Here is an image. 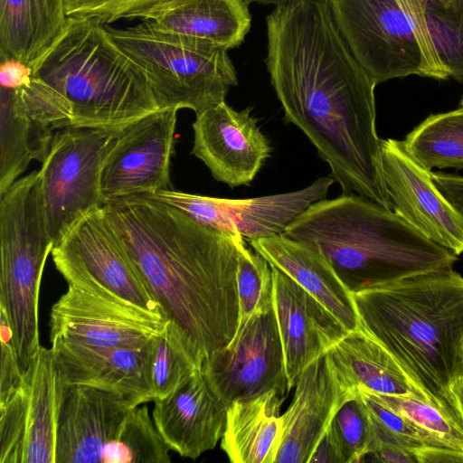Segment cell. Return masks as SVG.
<instances>
[{
	"label": "cell",
	"mask_w": 463,
	"mask_h": 463,
	"mask_svg": "<svg viewBox=\"0 0 463 463\" xmlns=\"http://www.w3.org/2000/svg\"><path fill=\"white\" fill-rule=\"evenodd\" d=\"M334 181L333 177H319L298 191L248 199L210 197L172 188L152 195L212 230L238 234L249 241L284 233L312 203L326 198Z\"/></svg>",
	"instance_id": "cell-14"
},
{
	"label": "cell",
	"mask_w": 463,
	"mask_h": 463,
	"mask_svg": "<svg viewBox=\"0 0 463 463\" xmlns=\"http://www.w3.org/2000/svg\"><path fill=\"white\" fill-rule=\"evenodd\" d=\"M165 326V321L136 307L68 285L51 309L50 340L90 348L137 347Z\"/></svg>",
	"instance_id": "cell-15"
},
{
	"label": "cell",
	"mask_w": 463,
	"mask_h": 463,
	"mask_svg": "<svg viewBox=\"0 0 463 463\" xmlns=\"http://www.w3.org/2000/svg\"><path fill=\"white\" fill-rule=\"evenodd\" d=\"M53 131L16 109L0 89V195L20 178L32 160H44Z\"/></svg>",
	"instance_id": "cell-28"
},
{
	"label": "cell",
	"mask_w": 463,
	"mask_h": 463,
	"mask_svg": "<svg viewBox=\"0 0 463 463\" xmlns=\"http://www.w3.org/2000/svg\"><path fill=\"white\" fill-rule=\"evenodd\" d=\"M237 290L239 314L237 329L252 317L274 308L272 268L246 240L238 239Z\"/></svg>",
	"instance_id": "cell-31"
},
{
	"label": "cell",
	"mask_w": 463,
	"mask_h": 463,
	"mask_svg": "<svg viewBox=\"0 0 463 463\" xmlns=\"http://www.w3.org/2000/svg\"><path fill=\"white\" fill-rule=\"evenodd\" d=\"M278 392L232 402L227 408L222 449L232 463H275L283 438Z\"/></svg>",
	"instance_id": "cell-24"
},
{
	"label": "cell",
	"mask_w": 463,
	"mask_h": 463,
	"mask_svg": "<svg viewBox=\"0 0 463 463\" xmlns=\"http://www.w3.org/2000/svg\"><path fill=\"white\" fill-rule=\"evenodd\" d=\"M271 268L274 310L291 389L308 365L326 354L349 332L295 280Z\"/></svg>",
	"instance_id": "cell-19"
},
{
	"label": "cell",
	"mask_w": 463,
	"mask_h": 463,
	"mask_svg": "<svg viewBox=\"0 0 463 463\" xmlns=\"http://www.w3.org/2000/svg\"><path fill=\"white\" fill-rule=\"evenodd\" d=\"M170 450L142 404L128 411L117 437L104 448L101 463H169Z\"/></svg>",
	"instance_id": "cell-30"
},
{
	"label": "cell",
	"mask_w": 463,
	"mask_h": 463,
	"mask_svg": "<svg viewBox=\"0 0 463 463\" xmlns=\"http://www.w3.org/2000/svg\"><path fill=\"white\" fill-rule=\"evenodd\" d=\"M33 75L69 103L71 126L118 129L160 109L146 73L94 19L69 17Z\"/></svg>",
	"instance_id": "cell-5"
},
{
	"label": "cell",
	"mask_w": 463,
	"mask_h": 463,
	"mask_svg": "<svg viewBox=\"0 0 463 463\" xmlns=\"http://www.w3.org/2000/svg\"><path fill=\"white\" fill-rule=\"evenodd\" d=\"M418 463H463V450L456 449L425 448L416 452Z\"/></svg>",
	"instance_id": "cell-42"
},
{
	"label": "cell",
	"mask_w": 463,
	"mask_h": 463,
	"mask_svg": "<svg viewBox=\"0 0 463 463\" xmlns=\"http://www.w3.org/2000/svg\"><path fill=\"white\" fill-rule=\"evenodd\" d=\"M355 395L365 406L372 420L385 429L403 448L415 455L418 450L425 448L459 449L438 434L419 426L392 409L378 393L359 387L355 390Z\"/></svg>",
	"instance_id": "cell-34"
},
{
	"label": "cell",
	"mask_w": 463,
	"mask_h": 463,
	"mask_svg": "<svg viewBox=\"0 0 463 463\" xmlns=\"http://www.w3.org/2000/svg\"><path fill=\"white\" fill-rule=\"evenodd\" d=\"M33 78V68L15 59H3L0 63L1 88L17 90Z\"/></svg>",
	"instance_id": "cell-40"
},
{
	"label": "cell",
	"mask_w": 463,
	"mask_h": 463,
	"mask_svg": "<svg viewBox=\"0 0 463 463\" xmlns=\"http://www.w3.org/2000/svg\"><path fill=\"white\" fill-rule=\"evenodd\" d=\"M426 19L442 65L463 83V0H430Z\"/></svg>",
	"instance_id": "cell-32"
},
{
	"label": "cell",
	"mask_w": 463,
	"mask_h": 463,
	"mask_svg": "<svg viewBox=\"0 0 463 463\" xmlns=\"http://www.w3.org/2000/svg\"><path fill=\"white\" fill-rule=\"evenodd\" d=\"M360 65L377 84L424 77L423 58L408 18L395 0H326Z\"/></svg>",
	"instance_id": "cell-11"
},
{
	"label": "cell",
	"mask_w": 463,
	"mask_h": 463,
	"mask_svg": "<svg viewBox=\"0 0 463 463\" xmlns=\"http://www.w3.org/2000/svg\"><path fill=\"white\" fill-rule=\"evenodd\" d=\"M176 115L160 109L118 130L101 167L103 204L171 189Z\"/></svg>",
	"instance_id": "cell-13"
},
{
	"label": "cell",
	"mask_w": 463,
	"mask_h": 463,
	"mask_svg": "<svg viewBox=\"0 0 463 463\" xmlns=\"http://www.w3.org/2000/svg\"><path fill=\"white\" fill-rule=\"evenodd\" d=\"M156 337L137 347L90 348L59 343L51 348L65 384L110 390L138 406L155 399L150 361Z\"/></svg>",
	"instance_id": "cell-22"
},
{
	"label": "cell",
	"mask_w": 463,
	"mask_h": 463,
	"mask_svg": "<svg viewBox=\"0 0 463 463\" xmlns=\"http://www.w3.org/2000/svg\"><path fill=\"white\" fill-rule=\"evenodd\" d=\"M331 423L341 444L345 463L360 462L373 453L375 440L372 420L356 395L339 407Z\"/></svg>",
	"instance_id": "cell-36"
},
{
	"label": "cell",
	"mask_w": 463,
	"mask_h": 463,
	"mask_svg": "<svg viewBox=\"0 0 463 463\" xmlns=\"http://www.w3.org/2000/svg\"><path fill=\"white\" fill-rule=\"evenodd\" d=\"M378 395L394 411L406 416L419 426L438 434L456 448L463 450V432L452 425L430 403L414 397L381 393H378Z\"/></svg>",
	"instance_id": "cell-37"
},
{
	"label": "cell",
	"mask_w": 463,
	"mask_h": 463,
	"mask_svg": "<svg viewBox=\"0 0 463 463\" xmlns=\"http://www.w3.org/2000/svg\"><path fill=\"white\" fill-rule=\"evenodd\" d=\"M249 242L271 267L290 277L319 301L347 332L359 327L351 289L321 252L284 233Z\"/></svg>",
	"instance_id": "cell-23"
},
{
	"label": "cell",
	"mask_w": 463,
	"mask_h": 463,
	"mask_svg": "<svg viewBox=\"0 0 463 463\" xmlns=\"http://www.w3.org/2000/svg\"><path fill=\"white\" fill-rule=\"evenodd\" d=\"M64 0H0V57L34 67L68 24Z\"/></svg>",
	"instance_id": "cell-26"
},
{
	"label": "cell",
	"mask_w": 463,
	"mask_h": 463,
	"mask_svg": "<svg viewBox=\"0 0 463 463\" xmlns=\"http://www.w3.org/2000/svg\"><path fill=\"white\" fill-rule=\"evenodd\" d=\"M249 3H257L260 5H279L288 2V0H247Z\"/></svg>",
	"instance_id": "cell-43"
},
{
	"label": "cell",
	"mask_w": 463,
	"mask_h": 463,
	"mask_svg": "<svg viewBox=\"0 0 463 463\" xmlns=\"http://www.w3.org/2000/svg\"><path fill=\"white\" fill-rule=\"evenodd\" d=\"M101 208L167 326L202 368L237 329L240 235L212 230L152 194Z\"/></svg>",
	"instance_id": "cell-2"
},
{
	"label": "cell",
	"mask_w": 463,
	"mask_h": 463,
	"mask_svg": "<svg viewBox=\"0 0 463 463\" xmlns=\"http://www.w3.org/2000/svg\"><path fill=\"white\" fill-rule=\"evenodd\" d=\"M249 4L247 0H182L151 23L162 32L230 50L241 45L250 29Z\"/></svg>",
	"instance_id": "cell-27"
},
{
	"label": "cell",
	"mask_w": 463,
	"mask_h": 463,
	"mask_svg": "<svg viewBox=\"0 0 463 463\" xmlns=\"http://www.w3.org/2000/svg\"><path fill=\"white\" fill-rule=\"evenodd\" d=\"M201 370L227 408L269 392L285 396L290 389L274 308L250 317L227 345L203 360Z\"/></svg>",
	"instance_id": "cell-12"
},
{
	"label": "cell",
	"mask_w": 463,
	"mask_h": 463,
	"mask_svg": "<svg viewBox=\"0 0 463 463\" xmlns=\"http://www.w3.org/2000/svg\"><path fill=\"white\" fill-rule=\"evenodd\" d=\"M321 252L352 290L453 269L458 255L355 194L312 203L285 230Z\"/></svg>",
	"instance_id": "cell-4"
},
{
	"label": "cell",
	"mask_w": 463,
	"mask_h": 463,
	"mask_svg": "<svg viewBox=\"0 0 463 463\" xmlns=\"http://www.w3.org/2000/svg\"><path fill=\"white\" fill-rule=\"evenodd\" d=\"M342 385L427 402L389 353L363 328L347 333L328 352Z\"/></svg>",
	"instance_id": "cell-25"
},
{
	"label": "cell",
	"mask_w": 463,
	"mask_h": 463,
	"mask_svg": "<svg viewBox=\"0 0 463 463\" xmlns=\"http://www.w3.org/2000/svg\"><path fill=\"white\" fill-rule=\"evenodd\" d=\"M134 407L110 390L65 384L57 416L55 463H101L104 448Z\"/></svg>",
	"instance_id": "cell-18"
},
{
	"label": "cell",
	"mask_w": 463,
	"mask_h": 463,
	"mask_svg": "<svg viewBox=\"0 0 463 463\" xmlns=\"http://www.w3.org/2000/svg\"><path fill=\"white\" fill-rule=\"evenodd\" d=\"M307 463H345L341 444L331 422L320 437Z\"/></svg>",
	"instance_id": "cell-39"
},
{
	"label": "cell",
	"mask_w": 463,
	"mask_h": 463,
	"mask_svg": "<svg viewBox=\"0 0 463 463\" xmlns=\"http://www.w3.org/2000/svg\"><path fill=\"white\" fill-rule=\"evenodd\" d=\"M459 104H460V107L463 108V97H462Z\"/></svg>",
	"instance_id": "cell-45"
},
{
	"label": "cell",
	"mask_w": 463,
	"mask_h": 463,
	"mask_svg": "<svg viewBox=\"0 0 463 463\" xmlns=\"http://www.w3.org/2000/svg\"><path fill=\"white\" fill-rule=\"evenodd\" d=\"M52 257L68 285L165 321L101 207L79 220L54 245Z\"/></svg>",
	"instance_id": "cell-8"
},
{
	"label": "cell",
	"mask_w": 463,
	"mask_h": 463,
	"mask_svg": "<svg viewBox=\"0 0 463 463\" xmlns=\"http://www.w3.org/2000/svg\"><path fill=\"white\" fill-rule=\"evenodd\" d=\"M384 182L394 213L429 240L463 253V214L435 184L431 171L405 149L402 141L382 139Z\"/></svg>",
	"instance_id": "cell-16"
},
{
	"label": "cell",
	"mask_w": 463,
	"mask_h": 463,
	"mask_svg": "<svg viewBox=\"0 0 463 463\" xmlns=\"http://www.w3.org/2000/svg\"><path fill=\"white\" fill-rule=\"evenodd\" d=\"M294 387L281 414L283 438L275 463H307L339 407L355 396L340 383L327 353L300 373Z\"/></svg>",
	"instance_id": "cell-20"
},
{
	"label": "cell",
	"mask_w": 463,
	"mask_h": 463,
	"mask_svg": "<svg viewBox=\"0 0 463 463\" xmlns=\"http://www.w3.org/2000/svg\"><path fill=\"white\" fill-rule=\"evenodd\" d=\"M359 326L456 428L463 416V277L453 269L352 290Z\"/></svg>",
	"instance_id": "cell-3"
},
{
	"label": "cell",
	"mask_w": 463,
	"mask_h": 463,
	"mask_svg": "<svg viewBox=\"0 0 463 463\" xmlns=\"http://www.w3.org/2000/svg\"><path fill=\"white\" fill-rule=\"evenodd\" d=\"M271 85L285 118L316 146L344 194L392 210L375 128L376 83L341 35L326 0H288L266 17Z\"/></svg>",
	"instance_id": "cell-1"
},
{
	"label": "cell",
	"mask_w": 463,
	"mask_h": 463,
	"mask_svg": "<svg viewBox=\"0 0 463 463\" xmlns=\"http://www.w3.org/2000/svg\"><path fill=\"white\" fill-rule=\"evenodd\" d=\"M0 197V315L25 371L41 347L39 292L54 242L43 214L38 171L17 179Z\"/></svg>",
	"instance_id": "cell-6"
},
{
	"label": "cell",
	"mask_w": 463,
	"mask_h": 463,
	"mask_svg": "<svg viewBox=\"0 0 463 463\" xmlns=\"http://www.w3.org/2000/svg\"><path fill=\"white\" fill-rule=\"evenodd\" d=\"M456 394H457L458 404H459V408H460V411H461V413H462V416H463V386L460 387L456 392Z\"/></svg>",
	"instance_id": "cell-44"
},
{
	"label": "cell",
	"mask_w": 463,
	"mask_h": 463,
	"mask_svg": "<svg viewBox=\"0 0 463 463\" xmlns=\"http://www.w3.org/2000/svg\"><path fill=\"white\" fill-rule=\"evenodd\" d=\"M430 0H395L408 18L416 35L423 58L424 77L445 80L449 77L442 65L431 39L426 11Z\"/></svg>",
	"instance_id": "cell-38"
},
{
	"label": "cell",
	"mask_w": 463,
	"mask_h": 463,
	"mask_svg": "<svg viewBox=\"0 0 463 463\" xmlns=\"http://www.w3.org/2000/svg\"><path fill=\"white\" fill-rule=\"evenodd\" d=\"M201 367L167 326L153 343L150 361L154 402L173 393Z\"/></svg>",
	"instance_id": "cell-33"
},
{
	"label": "cell",
	"mask_w": 463,
	"mask_h": 463,
	"mask_svg": "<svg viewBox=\"0 0 463 463\" xmlns=\"http://www.w3.org/2000/svg\"><path fill=\"white\" fill-rule=\"evenodd\" d=\"M64 386L52 348L41 345L20 383L0 396V463H55Z\"/></svg>",
	"instance_id": "cell-10"
},
{
	"label": "cell",
	"mask_w": 463,
	"mask_h": 463,
	"mask_svg": "<svg viewBox=\"0 0 463 463\" xmlns=\"http://www.w3.org/2000/svg\"><path fill=\"white\" fill-rule=\"evenodd\" d=\"M106 27L146 73L160 109H189L196 115L223 101L238 83L224 47L162 32L151 21L125 29Z\"/></svg>",
	"instance_id": "cell-7"
},
{
	"label": "cell",
	"mask_w": 463,
	"mask_h": 463,
	"mask_svg": "<svg viewBox=\"0 0 463 463\" xmlns=\"http://www.w3.org/2000/svg\"><path fill=\"white\" fill-rule=\"evenodd\" d=\"M154 422L171 450L195 459L222 439L227 406L196 371L167 397L154 402Z\"/></svg>",
	"instance_id": "cell-21"
},
{
	"label": "cell",
	"mask_w": 463,
	"mask_h": 463,
	"mask_svg": "<svg viewBox=\"0 0 463 463\" xmlns=\"http://www.w3.org/2000/svg\"><path fill=\"white\" fill-rule=\"evenodd\" d=\"M68 17L94 19L104 25L121 19L153 21L182 0H64Z\"/></svg>",
	"instance_id": "cell-35"
},
{
	"label": "cell",
	"mask_w": 463,
	"mask_h": 463,
	"mask_svg": "<svg viewBox=\"0 0 463 463\" xmlns=\"http://www.w3.org/2000/svg\"><path fill=\"white\" fill-rule=\"evenodd\" d=\"M119 129L68 126L54 134L39 170L43 214L54 245L103 205L101 167Z\"/></svg>",
	"instance_id": "cell-9"
},
{
	"label": "cell",
	"mask_w": 463,
	"mask_h": 463,
	"mask_svg": "<svg viewBox=\"0 0 463 463\" xmlns=\"http://www.w3.org/2000/svg\"><path fill=\"white\" fill-rule=\"evenodd\" d=\"M371 455L380 462L418 463L413 452L395 445L379 444Z\"/></svg>",
	"instance_id": "cell-41"
},
{
	"label": "cell",
	"mask_w": 463,
	"mask_h": 463,
	"mask_svg": "<svg viewBox=\"0 0 463 463\" xmlns=\"http://www.w3.org/2000/svg\"><path fill=\"white\" fill-rule=\"evenodd\" d=\"M193 129L192 154L230 187L249 184L270 155L250 108L238 111L223 100L196 114Z\"/></svg>",
	"instance_id": "cell-17"
},
{
	"label": "cell",
	"mask_w": 463,
	"mask_h": 463,
	"mask_svg": "<svg viewBox=\"0 0 463 463\" xmlns=\"http://www.w3.org/2000/svg\"><path fill=\"white\" fill-rule=\"evenodd\" d=\"M423 167L463 169V108L431 114L402 141Z\"/></svg>",
	"instance_id": "cell-29"
}]
</instances>
